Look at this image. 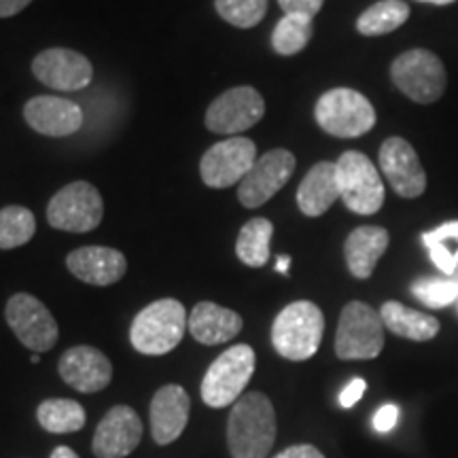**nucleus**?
Instances as JSON below:
<instances>
[{
    "mask_svg": "<svg viewBox=\"0 0 458 458\" xmlns=\"http://www.w3.org/2000/svg\"><path fill=\"white\" fill-rule=\"evenodd\" d=\"M365 388H368V385H365L363 377H354V380H351L346 385V388L340 393V405L342 408H352V405H357L360 397L365 394Z\"/></svg>",
    "mask_w": 458,
    "mask_h": 458,
    "instance_id": "36",
    "label": "nucleus"
},
{
    "mask_svg": "<svg viewBox=\"0 0 458 458\" xmlns=\"http://www.w3.org/2000/svg\"><path fill=\"white\" fill-rule=\"evenodd\" d=\"M314 32V17L284 13L272 32V47L280 55H295L308 47Z\"/></svg>",
    "mask_w": 458,
    "mask_h": 458,
    "instance_id": "28",
    "label": "nucleus"
},
{
    "mask_svg": "<svg viewBox=\"0 0 458 458\" xmlns=\"http://www.w3.org/2000/svg\"><path fill=\"white\" fill-rule=\"evenodd\" d=\"M340 199L354 215H376L385 204V182L376 164L359 151H346L335 162Z\"/></svg>",
    "mask_w": 458,
    "mask_h": 458,
    "instance_id": "4",
    "label": "nucleus"
},
{
    "mask_svg": "<svg viewBox=\"0 0 458 458\" xmlns=\"http://www.w3.org/2000/svg\"><path fill=\"white\" fill-rule=\"evenodd\" d=\"M189 317L179 300H157L136 314L130 327V342L140 354L159 357L179 346L185 335Z\"/></svg>",
    "mask_w": 458,
    "mask_h": 458,
    "instance_id": "2",
    "label": "nucleus"
},
{
    "mask_svg": "<svg viewBox=\"0 0 458 458\" xmlns=\"http://www.w3.org/2000/svg\"><path fill=\"white\" fill-rule=\"evenodd\" d=\"M295 156L286 148H272L261 156L238 185V198L246 208H259L276 196L295 172Z\"/></svg>",
    "mask_w": 458,
    "mask_h": 458,
    "instance_id": "13",
    "label": "nucleus"
},
{
    "mask_svg": "<svg viewBox=\"0 0 458 458\" xmlns=\"http://www.w3.org/2000/svg\"><path fill=\"white\" fill-rule=\"evenodd\" d=\"M314 117L320 130L337 139H357L376 125V111L371 102L348 88H335L320 96Z\"/></svg>",
    "mask_w": 458,
    "mask_h": 458,
    "instance_id": "8",
    "label": "nucleus"
},
{
    "mask_svg": "<svg viewBox=\"0 0 458 458\" xmlns=\"http://www.w3.org/2000/svg\"><path fill=\"white\" fill-rule=\"evenodd\" d=\"M411 293L428 308H445L458 300V280L420 278L411 284Z\"/></svg>",
    "mask_w": 458,
    "mask_h": 458,
    "instance_id": "31",
    "label": "nucleus"
},
{
    "mask_svg": "<svg viewBox=\"0 0 458 458\" xmlns=\"http://www.w3.org/2000/svg\"><path fill=\"white\" fill-rule=\"evenodd\" d=\"M105 204L100 191L88 181H74L62 187L47 206V221L62 232L88 233L102 223Z\"/></svg>",
    "mask_w": 458,
    "mask_h": 458,
    "instance_id": "9",
    "label": "nucleus"
},
{
    "mask_svg": "<svg viewBox=\"0 0 458 458\" xmlns=\"http://www.w3.org/2000/svg\"><path fill=\"white\" fill-rule=\"evenodd\" d=\"M325 334V317L312 301H293L272 325L274 351L289 360H308L317 354Z\"/></svg>",
    "mask_w": 458,
    "mask_h": 458,
    "instance_id": "3",
    "label": "nucleus"
},
{
    "mask_svg": "<svg viewBox=\"0 0 458 458\" xmlns=\"http://www.w3.org/2000/svg\"><path fill=\"white\" fill-rule=\"evenodd\" d=\"M66 267L85 284L108 286L125 276L128 261L111 246H83L66 257Z\"/></svg>",
    "mask_w": 458,
    "mask_h": 458,
    "instance_id": "20",
    "label": "nucleus"
},
{
    "mask_svg": "<svg viewBox=\"0 0 458 458\" xmlns=\"http://www.w3.org/2000/svg\"><path fill=\"white\" fill-rule=\"evenodd\" d=\"M289 266H291V257H278L276 261V272L280 274H289Z\"/></svg>",
    "mask_w": 458,
    "mask_h": 458,
    "instance_id": "40",
    "label": "nucleus"
},
{
    "mask_svg": "<svg viewBox=\"0 0 458 458\" xmlns=\"http://www.w3.org/2000/svg\"><path fill=\"white\" fill-rule=\"evenodd\" d=\"M385 348V323L380 312L363 301L344 306L335 331V354L342 360L376 359Z\"/></svg>",
    "mask_w": 458,
    "mask_h": 458,
    "instance_id": "5",
    "label": "nucleus"
},
{
    "mask_svg": "<svg viewBox=\"0 0 458 458\" xmlns=\"http://www.w3.org/2000/svg\"><path fill=\"white\" fill-rule=\"evenodd\" d=\"M391 236L385 227L365 225L351 232L344 242V257L346 266L354 278L368 280L374 274L380 257L386 253Z\"/></svg>",
    "mask_w": 458,
    "mask_h": 458,
    "instance_id": "22",
    "label": "nucleus"
},
{
    "mask_svg": "<svg viewBox=\"0 0 458 458\" xmlns=\"http://www.w3.org/2000/svg\"><path fill=\"white\" fill-rule=\"evenodd\" d=\"M397 420H399V408L394 403H386L376 411L374 422H371V425H374L377 433H388L393 431L394 425H397Z\"/></svg>",
    "mask_w": 458,
    "mask_h": 458,
    "instance_id": "33",
    "label": "nucleus"
},
{
    "mask_svg": "<svg viewBox=\"0 0 458 458\" xmlns=\"http://www.w3.org/2000/svg\"><path fill=\"white\" fill-rule=\"evenodd\" d=\"M242 325L244 320L238 312L213 301H199L189 314L187 327L196 342L204 346H216L236 337L242 331Z\"/></svg>",
    "mask_w": 458,
    "mask_h": 458,
    "instance_id": "21",
    "label": "nucleus"
},
{
    "mask_svg": "<svg viewBox=\"0 0 458 458\" xmlns=\"http://www.w3.org/2000/svg\"><path fill=\"white\" fill-rule=\"evenodd\" d=\"M37 232V219L24 206H4L0 210V250L24 246Z\"/></svg>",
    "mask_w": 458,
    "mask_h": 458,
    "instance_id": "29",
    "label": "nucleus"
},
{
    "mask_svg": "<svg viewBox=\"0 0 458 458\" xmlns=\"http://www.w3.org/2000/svg\"><path fill=\"white\" fill-rule=\"evenodd\" d=\"M49 458H81V456H79L72 448H68V445H60V448H55L54 452H51Z\"/></svg>",
    "mask_w": 458,
    "mask_h": 458,
    "instance_id": "39",
    "label": "nucleus"
},
{
    "mask_svg": "<svg viewBox=\"0 0 458 458\" xmlns=\"http://www.w3.org/2000/svg\"><path fill=\"white\" fill-rule=\"evenodd\" d=\"M142 420L130 405H114L96 427L91 450L96 458H125L139 448Z\"/></svg>",
    "mask_w": 458,
    "mask_h": 458,
    "instance_id": "16",
    "label": "nucleus"
},
{
    "mask_svg": "<svg viewBox=\"0 0 458 458\" xmlns=\"http://www.w3.org/2000/svg\"><path fill=\"white\" fill-rule=\"evenodd\" d=\"M62 380L79 393H98L111 385L113 365L105 352L94 346H72L57 363Z\"/></svg>",
    "mask_w": 458,
    "mask_h": 458,
    "instance_id": "17",
    "label": "nucleus"
},
{
    "mask_svg": "<svg viewBox=\"0 0 458 458\" xmlns=\"http://www.w3.org/2000/svg\"><path fill=\"white\" fill-rule=\"evenodd\" d=\"M278 4L283 7L284 13H301L314 17L323 9L325 0H278Z\"/></svg>",
    "mask_w": 458,
    "mask_h": 458,
    "instance_id": "35",
    "label": "nucleus"
},
{
    "mask_svg": "<svg viewBox=\"0 0 458 458\" xmlns=\"http://www.w3.org/2000/svg\"><path fill=\"white\" fill-rule=\"evenodd\" d=\"M428 255H431V261L435 266L439 267V272L448 274V276H452V274L456 272L458 250L456 253H452L445 244H435V246H428Z\"/></svg>",
    "mask_w": 458,
    "mask_h": 458,
    "instance_id": "32",
    "label": "nucleus"
},
{
    "mask_svg": "<svg viewBox=\"0 0 458 458\" xmlns=\"http://www.w3.org/2000/svg\"><path fill=\"white\" fill-rule=\"evenodd\" d=\"M32 0H0V17H13L21 13Z\"/></svg>",
    "mask_w": 458,
    "mask_h": 458,
    "instance_id": "38",
    "label": "nucleus"
},
{
    "mask_svg": "<svg viewBox=\"0 0 458 458\" xmlns=\"http://www.w3.org/2000/svg\"><path fill=\"white\" fill-rule=\"evenodd\" d=\"M37 418L45 431L55 435L81 431L88 420L83 405L72 399H45L38 405Z\"/></svg>",
    "mask_w": 458,
    "mask_h": 458,
    "instance_id": "26",
    "label": "nucleus"
},
{
    "mask_svg": "<svg viewBox=\"0 0 458 458\" xmlns=\"http://www.w3.org/2000/svg\"><path fill=\"white\" fill-rule=\"evenodd\" d=\"M255 162V142L244 136H232V139L216 142L204 153L199 162V174L208 187L225 189L236 182L240 185Z\"/></svg>",
    "mask_w": 458,
    "mask_h": 458,
    "instance_id": "11",
    "label": "nucleus"
},
{
    "mask_svg": "<svg viewBox=\"0 0 458 458\" xmlns=\"http://www.w3.org/2000/svg\"><path fill=\"white\" fill-rule=\"evenodd\" d=\"M215 9L227 24L255 28L266 17L267 0H215Z\"/></svg>",
    "mask_w": 458,
    "mask_h": 458,
    "instance_id": "30",
    "label": "nucleus"
},
{
    "mask_svg": "<svg viewBox=\"0 0 458 458\" xmlns=\"http://www.w3.org/2000/svg\"><path fill=\"white\" fill-rule=\"evenodd\" d=\"M335 199H340L335 164L318 162L308 170L297 189V206L306 216H320L335 204Z\"/></svg>",
    "mask_w": 458,
    "mask_h": 458,
    "instance_id": "23",
    "label": "nucleus"
},
{
    "mask_svg": "<svg viewBox=\"0 0 458 458\" xmlns=\"http://www.w3.org/2000/svg\"><path fill=\"white\" fill-rule=\"evenodd\" d=\"M391 79L401 94L418 105H433L448 88L444 62L428 49H410L394 57Z\"/></svg>",
    "mask_w": 458,
    "mask_h": 458,
    "instance_id": "6",
    "label": "nucleus"
},
{
    "mask_svg": "<svg viewBox=\"0 0 458 458\" xmlns=\"http://www.w3.org/2000/svg\"><path fill=\"white\" fill-rule=\"evenodd\" d=\"M274 458H325V456H323V452L317 448V445L297 444V445H291V448L283 450L278 456H274Z\"/></svg>",
    "mask_w": 458,
    "mask_h": 458,
    "instance_id": "37",
    "label": "nucleus"
},
{
    "mask_svg": "<svg viewBox=\"0 0 458 458\" xmlns=\"http://www.w3.org/2000/svg\"><path fill=\"white\" fill-rule=\"evenodd\" d=\"M32 74L57 91H79L94 79L91 62L83 54L64 47L45 49L32 60Z\"/></svg>",
    "mask_w": 458,
    "mask_h": 458,
    "instance_id": "15",
    "label": "nucleus"
},
{
    "mask_svg": "<svg viewBox=\"0 0 458 458\" xmlns=\"http://www.w3.org/2000/svg\"><path fill=\"white\" fill-rule=\"evenodd\" d=\"M380 317L391 334L414 342H428L439 334V320L425 312L411 310L399 301L382 303Z\"/></svg>",
    "mask_w": 458,
    "mask_h": 458,
    "instance_id": "24",
    "label": "nucleus"
},
{
    "mask_svg": "<svg viewBox=\"0 0 458 458\" xmlns=\"http://www.w3.org/2000/svg\"><path fill=\"white\" fill-rule=\"evenodd\" d=\"M274 225L272 221L257 216L250 219L240 229L236 240L238 259L249 267H263L270 259V242H272Z\"/></svg>",
    "mask_w": 458,
    "mask_h": 458,
    "instance_id": "25",
    "label": "nucleus"
},
{
    "mask_svg": "<svg viewBox=\"0 0 458 458\" xmlns=\"http://www.w3.org/2000/svg\"><path fill=\"white\" fill-rule=\"evenodd\" d=\"M191 399L179 385H165L153 394L151 411V435L159 445H168L181 437L189 422Z\"/></svg>",
    "mask_w": 458,
    "mask_h": 458,
    "instance_id": "19",
    "label": "nucleus"
},
{
    "mask_svg": "<svg viewBox=\"0 0 458 458\" xmlns=\"http://www.w3.org/2000/svg\"><path fill=\"white\" fill-rule=\"evenodd\" d=\"M276 411L263 393H246L227 418V448L232 458H266L276 442Z\"/></svg>",
    "mask_w": 458,
    "mask_h": 458,
    "instance_id": "1",
    "label": "nucleus"
},
{
    "mask_svg": "<svg viewBox=\"0 0 458 458\" xmlns=\"http://www.w3.org/2000/svg\"><path fill=\"white\" fill-rule=\"evenodd\" d=\"M266 113V102L261 94L250 85H240V88L227 89L221 94L206 111V128L215 134H233L253 128L261 122Z\"/></svg>",
    "mask_w": 458,
    "mask_h": 458,
    "instance_id": "12",
    "label": "nucleus"
},
{
    "mask_svg": "<svg viewBox=\"0 0 458 458\" xmlns=\"http://www.w3.org/2000/svg\"><path fill=\"white\" fill-rule=\"evenodd\" d=\"M380 164L382 174L386 176L388 185L394 193L405 199L420 198L427 189V172L422 168L420 157L405 139L391 136L382 142L380 147Z\"/></svg>",
    "mask_w": 458,
    "mask_h": 458,
    "instance_id": "14",
    "label": "nucleus"
},
{
    "mask_svg": "<svg viewBox=\"0 0 458 458\" xmlns=\"http://www.w3.org/2000/svg\"><path fill=\"white\" fill-rule=\"evenodd\" d=\"M255 351L249 344H238L215 359L202 380V399L208 408H227L242 397L255 374Z\"/></svg>",
    "mask_w": 458,
    "mask_h": 458,
    "instance_id": "7",
    "label": "nucleus"
},
{
    "mask_svg": "<svg viewBox=\"0 0 458 458\" xmlns=\"http://www.w3.org/2000/svg\"><path fill=\"white\" fill-rule=\"evenodd\" d=\"M418 3H427V4H439V7H444V4H452V3H456V0H418Z\"/></svg>",
    "mask_w": 458,
    "mask_h": 458,
    "instance_id": "41",
    "label": "nucleus"
},
{
    "mask_svg": "<svg viewBox=\"0 0 458 458\" xmlns=\"http://www.w3.org/2000/svg\"><path fill=\"white\" fill-rule=\"evenodd\" d=\"M24 119L38 134L62 139L81 130L83 111L72 100L57 96H34L26 102Z\"/></svg>",
    "mask_w": 458,
    "mask_h": 458,
    "instance_id": "18",
    "label": "nucleus"
},
{
    "mask_svg": "<svg viewBox=\"0 0 458 458\" xmlns=\"http://www.w3.org/2000/svg\"><path fill=\"white\" fill-rule=\"evenodd\" d=\"M30 360H32V363H34V365H37V363H38V360H41V357H38V354H32V359H30Z\"/></svg>",
    "mask_w": 458,
    "mask_h": 458,
    "instance_id": "42",
    "label": "nucleus"
},
{
    "mask_svg": "<svg viewBox=\"0 0 458 458\" xmlns=\"http://www.w3.org/2000/svg\"><path fill=\"white\" fill-rule=\"evenodd\" d=\"M445 240H456L458 242V221H448L444 223V225H439L437 229H433V232H427L425 236H422V242L428 249V246H435V244H444Z\"/></svg>",
    "mask_w": 458,
    "mask_h": 458,
    "instance_id": "34",
    "label": "nucleus"
},
{
    "mask_svg": "<svg viewBox=\"0 0 458 458\" xmlns=\"http://www.w3.org/2000/svg\"><path fill=\"white\" fill-rule=\"evenodd\" d=\"M4 318L17 340L34 354L51 351L60 337L54 314L30 293H15L11 297L4 308Z\"/></svg>",
    "mask_w": 458,
    "mask_h": 458,
    "instance_id": "10",
    "label": "nucleus"
},
{
    "mask_svg": "<svg viewBox=\"0 0 458 458\" xmlns=\"http://www.w3.org/2000/svg\"><path fill=\"white\" fill-rule=\"evenodd\" d=\"M410 7L401 0H380L365 9L357 20V30L363 37H382V34L394 32L408 21Z\"/></svg>",
    "mask_w": 458,
    "mask_h": 458,
    "instance_id": "27",
    "label": "nucleus"
}]
</instances>
